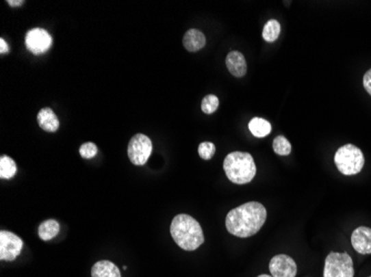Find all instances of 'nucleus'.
<instances>
[{"instance_id":"obj_1","label":"nucleus","mask_w":371,"mask_h":277,"mask_svg":"<svg viewBox=\"0 0 371 277\" xmlns=\"http://www.w3.org/2000/svg\"><path fill=\"white\" fill-rule=\"evenodd\" d=\"M267 220V210L259 202H248L230 211L226 228L235 237H251L259 232Z\"/></svg>"},{"instance_id":"obj_2","label":"nucleus","mask_w":371,"mask_h":277,"mask_svg":"<svg viewBox=\"0 0 371 277\" xmlns=\"http://www.w3.org/2000/svg\"><path fill=\"white\" fill-rule=\"evenodd\" d=\"M170 234L176 244L185 251H194L205 242L201 224L187 214L175 216L171 222Z\"/></svg>"},{"instance_id":"obj_3","label":"nucleus","mask_w":371,"mask_h":277,"mask_svg":"<svg viewBox=\"0 0 371 277\" xmlns=\"http://www.w3.org/2000/svg\"><path fill=\"white\" fill-rule=\"evenodd\" d=\"M225 173L235 184H247L256 176L257 166L253 155L247 152H231L224 161Z\"/></svg>"},{"instance_id":"obj_4","label":"nucleus","mask_w":371,"mask_h":277,"mask_svg":"<svg viewBox=\"0 0 371 277\" xmlns=\"http://www.w3.org/2000/svg\"><path fill=\"white\" fill-rule=\"evenodd\" d=\"M335 163L339 172L344 175L358 174L365 166V157L358 146L346 144L337 150Z\"/></svg>"},{"instance_id":"obj_5","label":"nucleus","mask_w":371,"mask_h":277,"mask_svg":"<svg viewBox=\"0 0 371 277\" xmlns=\"http://www.w3.org/2000/svg\"><path fill=\"white\" fill-rule=\"evenodd\" d=\"M354 262L348 253H329L324 261V277H354Z\"/></svg>"},{"instance_id":"obj_6","label":"nucleus","mask_w":371,"mask_h":277,"mask_svg":"<svg viewBox=\"0 0 371 277\" xmlns=\"http://www.w3.org/2000/svg\"><path fill=\"white\" fill-rule=\"evenodd\" d=\"M151 152L153 142L147 135L138 133L130 139L128 144V158L131 161V163L135 166H144L151 158Z\"/></svg>"},{"instance_id":"obj_7","label":"nucleus","mask_w":371,"mask_h":277,"mask_svg":"<svg viewBox=\"0 0 371 277\" xmlns=\"http://www.w3.org/2000/svg\"><path fill=\"white\" fill-rule=\"evenodd\" d=\"M27 49L34 55H44L53 46V37L47 30L42 28H34L27 32L25 37Z\"/></svg>"},{"instance_id":"obj_8","label":"nucleus","mask_w":371,"mask_h":277,"mask_svg":"<svg viewBox=\"0 0 371 277\" xmlns=\"http://www.w3.org/2000/svg\"><path fill=\"white\" fill-rule=\"evenodd\" d=\"M24 242L16 234L1 230L0 232V260L12 262L21 255Z\"/></svg>"},{"instance_id":"obj_9","label":"nucleus","mask_w":371,"mask_h":277,"mask_svg":"<svg viewBox=\"0 0 371 277\" xmlns=\"http://www.w3.org/2000/svg\"><path fill=\"white\" fill-rule=\"evenodd\" d=\"M269 271L272 277H296L297 264L286 254H279L271 259Z\"/></svg>"},{"instance_id":"obj_10","label":"nucleus","mask_w":371,"mask_h":277,"mask_svg":"<svg viewBox=\"0 0 371 277\" xmlns=\"http://www.w3.org/2000/svg\"><path fill=\"white\" fill-rule=\"evenodd\" d=\"M351 244L359 254H371V228L359 226L351 234Z\"/></svg>"},{"instance_id":"obj_11","label":"nucleus","mask_w":371,"mask_h":277,"mask_svg":"<svg viewBox=\"0 0 371 277\" xmlns=\"http://www.w3.org/2000/svg\"><path fill=\"white\" fill-rule=\"evenodd\" d=\"M226 66L229 72L237 78H242L247 73V62L244 55L239 51H231L228 53Z\"/></svg>"},{"instance_id":"obj_12","label":"nucleus","mask_w":371,"mask_h":277,"mask_svg":"<svg viewBox=\"0 0 371 277\" xmlns=\"http://www.w3.org/2000/svg\"><path fill=\"white\" fill-rule=\"evenodd\" d=\"M183 44L190 53H197L206 46V36L201 30H188L183 36Z\"/></svg>"},{"instance_id":"obj_13","label":"nucleus","mask_w":371,"mask_h":277,"mask_svg":"<svg viewBox=\"0 0 371 277\" xmlns=\"http://www.w3.org/2000/svg\"><path fill=\"white\" fill-rule=\"evenodd\" d=\"M39 127L47 132H56L60 128V120L51 108H44L37 116Z\"/></svg>"},{"instance_id":"obj_14","label":"nucleus","mask_w":371,"mask_h":277,"mask_svg":"<svg viewBox=\"0 0 371 277\" xmlns=\"http://www.w3.org/2000/svg\"><path fill=\"white\" fill-rule=\"evenodd\" d=\"M92 277H121L117 265L110 261H99L92 269Z\"/></svg>"},{"instance_id":"obj_15","label":"nucleus","mask_w":371,"mask_h":277,"mask_svg":"<svg viewBox=\"0 0 371 277\" xmlns=\"http://www.w3.org/2000/svg\"><path fill=\"white\" fill-rule=\"evenodd\" d=\"M60 230V224L56 220H47L39 225L38 235L42 241L47 242L56 237Z\"/></svg>"},{"instance_id":"obj_16","label":"nucleus","mask_w":371,"mask_h":277,"mask_svg":"<svg viewBox=\"0 0 371 277\" xmlns=\"http://www.w3.org/2000/svg\"><path fill=\"white\" fill-rule=\"evenodd\" d=\"M253 135L256 137H265L271 132V124L262 118H253L248 124Z\"/></svg>"},{"instance_id":"obj_17","label":"nucleus","mask_w":371,"mask_h":277,"mask_svg":"<svg viewBox=\"0 0 371 277\" xmlns=\"http://www.w3.org/2000/svg\"><path fill=\"white\" fill-rule=\"evenodd\" d=\"M17 173V166H16L15 161L12 160L10 157L7 155H3L0 158V178L12 179Z\"/></svg>"},{"instance_id":"obj_18","label":"nucleus","mask_w":371,"mask_h":277,"mask_svg":"<svg viewBox=\"0 0 371 277\" xmlns=\"http://www.w3.org/2000/svg\"><path fill=\"white\" fill-rule=\"evenodd\" d=\"M280 30H281V26H280L279 21L271 19V21H267V24L264 27L262 38L265 39L267 42H274L279 37Z\"/></svg>"},{"instance_id":"obj_19","label":"nucleus","mask_w":371,"mask_h":277,"mask_svg":"<svg viewBox=\"0 0 371 277\" xmlns=\"http://www.w3.org/2000/svg\"><path fill=\"white\" fill-rule=\"evenodd\" d=\"M272 149L276 155H289L292 153V143L287 140L286 137L278 135L274 137V142H272Z\"/></svg>"},{"instance_id":"obj_20","label":"nucleus","mask_w":371,"mask_h":277,"mask_svg":"<svg viewBox=\"0 0 371 277\" xmlns=\"http://www.w3.org/2000/svg\"><path fill=\"white\" fill-rule=\"evenodd\" d=\"M218 96H215V94H208V96L203 98V103H201V110H203V114H214L218 109Z\"/></svg>"},{"instance_id":"obj_21","label":"nucleus","mask_w":371,"mask_h":277,"mask_svg":"<svg viewBox=\"0 0 371 277\" xmlns=\"http://www.w3.org/2000/svg\"><path fill=\"white\" fill-rule=\"evenodd\" d=\"M198 153L203 160H210V159L215 155L216 146L214 143L212 142H203L199 144L198 148Z\"/></svg>"},{"instance_id":"obj_22","label":"nucleus","mask_w":371,"mask_h":277,"mask_svg":"<svg viewBox=\"0 0 371 277\" xmlns=\"http://www.w3.org/2000/svg\"><path fill=\"white\" fill-rule=\"evenodd\" d=\"M97 146L92 142L84 143L83 146H80L79 153L81 158L92 159L97 155Z\"/></svg>"},{"instance_id":"obj_23","label":"nucleus","mask_w":371,"mask_h":277,"mask_svg":"<svg viewBox=\"0 0 371 277\" xmlns=\"http://www.w3.org/2000/svg\"><path fill=\"white\" fill-rule=\"evenodd\" d=\"M363 87H365L366 91L371 96V69H369L365 73V76H363Z\"/></svg>"},{"instance_id":"obj_24","label":"nucleus","mask_w":371,"mask_h":277,"mask_svg":"<svg viewBox=\"0 0 371 277\" xmlns=\"http://www.w3.org/2000/svg\"><path fill=\"white\" fill-rule=\"evenodd\" d=\"M9 53L8 44H7L6 41L3 40V39H0V53H1V55H3V53Z\"/></svg>"},{"instance_id":"obj_25","label":"nucleus","mask_w":371,"mask_h":277,"mask_svg":"<svg viewBox=\"0 0 371 277\" xmlns=\"http://www.w3.org/2000/svg\"><path fill=\"white\" fill-rule=\"evenodd\" d=\"M7 3H9L10 6L16 7V6H21V5L24 3V1H23V0H19V1H12V0H9V1H7Z\"/></svg>"},{"instance_id":"obj_26","label":"nucleus","mask_w":371,"mask_h":277,"mask_svg":"<svg viewBox=\"0 0 371 277\" xmlns=\"http://www.w3.org/2000/svg\"><path fill=\"white\" fill-rule=\"evenodd\" d=\"M258 277H272V276H271V275L262 274V275H259V276Z\"/></svg>"},{"instance_id":"obj_27","label":"nucleus","mask_w":371,"mask_h":277,"mask_svg":"<svg viewBox=\"0 0 371 277\" xmlns=\"http://www.w3.org/2000/svg\"><path fill=\"white\" fill-rule=\"evenodd\" d=\"M369 277H371V276H369Z\"/></svg>"}]
</instances>
